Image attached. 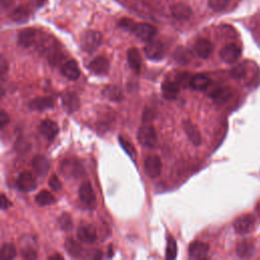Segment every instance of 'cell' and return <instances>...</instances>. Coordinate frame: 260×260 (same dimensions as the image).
Returning <instances> with one entry per match:
<instances>
[{
  "instance_id": "obj_11",
  "label": "cell",
  "mask_w": 260,
  "mask_h": 260,
  "mask_svg": "<svg viewBox=\"0 0 260 260\" xmlns=\"http://www.w3.org/2000/svg\"><path fill=\"white\" fill-rule=\"evenodd\" d=\"M39 130L42 136L47 141H53L59 132L58 125L54 122V121H52L50 119H45L42 121Z\"/></svg>"
},
{
  "instance_id": "obj_9",
  "label": "cell",
  "mask_w": 260,
  "mask_h": 260,
  "mask_svg": "<svg viewBox=\"0 0 260 260\" xmlns=\"http://www.w3.org/2000/svg\"><path fill=\"white\" fill-rule=\"evenodd\" d=\"M16 186L23 192H31L36 189L37 182L31 172H23L17 178Z\"/></svg>"
},
{
  "instance_id": "obj_20",
  "label": "cell",
  "mask_w": 260,
  "mask_h": 260,
  "mask_svg": "<svg viewBox=\"0 0 260 260\" xmlns=\"http://www.w3.org/2000/svg\"><path fill=\"white\" fill-rule=\"evenodd\" d=\"M232 96L233 93L229 86H221V88H217L211 93V98L219 105L227 103L232 98Z\"/></svg>"
},
{
  "instance_id": "obj_46",
  "label": "cell",
  "mask_w": 260,
  "mask_h": 260,
  "mask_svg": "<svg viewBox=\"0 0 260 260\" xmlns=\"http://www.w3.org/2000/svg\"><path fill=\"white\" fill-rule=\"evenodd\" d=\"M11 3H12V0H1V5L3 9L7 8Z\"/></svg>"
},
{
  "instance_id": "obj_41",
  "label": "cell",
  "mask_w": 260,
  "mask_h": 260,
  "mask_svg": "<svg viewBox=\"0 0 260 260\" xmlns=\"http://www.w3.org/2000/svg\"><path fill=\"white\" fill-rule=\"evenodd\" d=\"M190 77L188 73H182V74H179L177 76H176V82L179 84V85H186V83L190 82Z\"/></svg>"
},
{
  "instance_id": "obj_32",
  "label": "cell",
  "mask_w": 260,
  "mask_h": 260,
  "mask_svg": "<svg viewBox=\"0 0 260 260\" xmlns=\"http://www.w3.org/2000/svg\"><path fill=\"white\" fill-rule=\"evenodd\" d=\"M177 256V243L175 239L172 236L168 238L167 241V248H166V258L167 259H175Z\"/></svg>"
},
{
  "instance_id": "obj_22",
  "label": "cell",
  "mask_w": 260,
  "mask_h": 260,
  "mask_svg": "<svg viewBox=\"0 0 260 260\" xmlns=\"http://www.w3.org/2000/svg\"><path fill=\"white\" fill-rule=\"evenodd\" d=\"M62 74L71 80H76L80 76V72L77 63L74 60H68L62 66Z\"/></svg>"
},
{
  "instance_id": "obj_31",
  "label": "cell",
  "mask_w": 260,
  "mask_h": 260,
  "mask_svg": "<svg viewBox=\"0 0 260 260\" xmlns=\"http://www.w3.org/2000/svg\"><path fill=\"white\" fill-rule=\"evenodd\" d=\"M36 202L40 205V206H47V205H51L55 202V198L54 196L52 195L49 191L47 190H43V191L39 192L36 195V198H35Z\"/></svg>"
},
{
  "instance_id": "obj_16",
  "label": "cell",
  "mask_w": 260,
  "mask_h": 260,
  "mask_svg": "<svg viewBox=\"0 0 260 260\" xmlns=\"http://www.w3.org/2000/svg\"><path fill=\"white\" fill-rule=\"evenodd\" d=\"M188 251L191 258L200 259V258H204L207 255V253H209L210 246L206 243H204V242L194 241L191 244H190Z\"/></svg>"
},
{
  "instance_id": "obj_19",
  "label": "cell",
  "mask_w": 260,
  "mask_h": 260,
  "mask_svg": "<svg viewBox=\"0 0 260 260\" xmlns=\"http://www.w3.org/2000/svg\"><path fill=\"white\" fill-rule=\"evenodd\" d=\"M54 101L50 97H38L29 103V108L35 111H44L53 108Z\"/></svg>"
},
{
  "instance_id": "obj_45",
  "label": "cell",
  "mask_w": 260,
  "mask_h": 260,
  "mask_svg": "<svg viewBox=\"0 0 260 260\" xmlns=\"http://www.w3.org/2000/svg\"><path fill=\"white\" fill-rule=\"evenodd\" d=\"M8 71V64L4 57H1V62H0V74L3 76Z\"/></svg>"
},
{
  "instance_id": "obj_3",
  "label": "cell",
  "mask_w": 260,
  "mask_h": 260,
  "mask_svg": "<svg viewBox=\"0 0 260 260\" xmlns=\"http://www.w3.org/2000/svg\"><path fill=\"white\" fill-rule=\"evenodd\" d=\"M78 195L81 203L88 209H95L97 205L96 195L90 182H84L80 185L78 190Z\"/></svg>"
},
{
  "instance_id": "obj_7",
  "label": "cell",
  "mask_w": 260,
  "mask_h": 260,
  "mask_svg": "<svg viewBox=\"0 0 260 260\" xmlns=\"http://www.w3.org/2000/svg\"><path fill=\"white\" fill-rule=\"evenodd\" d=\"M255 218L252 215H243L236 219L234 222V229L240 235L249 233L254 227Z\"/></svg>"
},
{
  "instance_id": "obj_35",
  "label": "cell",
  "mask_w": 260,
  "mask_h": 260,
  "mask_svg": "<svg viewBox=\"0 0 260 260\" xmlns=\"http://www.w3.org/2000/svg\"><path fill=\"white\" fill-rule=\"evenodd\" d=\"M16 253V248L12 244H4L1 248V257L6 260L15 258Z\"/></svg>"
},
{
  "instance_id": "obj_12",
  "label": "cell",
  "mask_w": 260,
  "mask_h": 260,
  "mask_svg": "<svg viewBox=\"0 0 260 260\" xmlns=\"http://www.w3.org/2000/svg\"><path fill=\"white\" fill-rule=\"evenodd\" d=\"M133 33L138 39H141L142 41L149 42L155 36V34H157V29L149 24L142 23L136 25V28Z\"/></svg>"
},
{
  "instance_id": "obj_23",
  "label": "cell",
  "mask_w": 260,
  "mask_h": 260,
  "mask_svg": "<svg viewBox=\"0 0 260 260\" xmlns=\"http://www.w3.org/2000/svg\"><path fill=\"white\" fill-rule=\"evenodd\" d=\"M212 80L211 78L205 74H195L190 78L189 85L195 91H204L211 85Z\"/></svg>"
},
{
  "instance_id": "obj_4",
  "label": "cell",
  "mask_w": 260,
  "mask_h": 260,
  "mask_svg": "<svg viewBox=\"0 0 260 260\" xmlns=\"http://www.w3.org/2000/svg\"><path fill=\"white\" fill-rule=\"evenodd\" d=\"M77 239L84 244H92L97 240V232L93 224L81 223L76 231Z\"/></svg>"
},
{
  "instance_id": "obj_13",
  "label": "cell",
  "mask_w": 260,
  "mask_h": 260,
  "mask_svg": "<svg viewBox=\"0 0 260 260\" xmlns=\"http://www.w3.org/2000/svg\"><path fill=\"white\" fill-rule=\"evenodd\" d=\"M183 129L188 136L189 141L191 142L194 146H199L201 144V134L198 127L193 124L191 121L185 120L183 122Z\"/></svg>"
},
{
  "instance_id": "obj_5",
  "label": "cell",
  "mask_w": 260,
  "mask_h": 260,
  "mask_svg": "<svg viewBox=\"0 0 260 260\" xmlns=\"http://www.w3.org/2000/svg\"><path fill=\"white\" fill-rule=\"evenodd\" d=\"M137 138L144 148H152L157 143V133L152 126L145 125L138 130Z\"/></svg>"
},
{
  "instance_id": "obj_27",
  "label": "cell",
  "mask_w": 260,
  "mask_h": 260,
  "mask_svg": "<svg viewBox=\"0 0 260 260\" xmlns=\"http://www.w3.org/2000/svg\"><path fill=\"white\" fill-rule=\"evenodd\" d=\"M254 245L252 242L248 241V240H244L240 242V243L238 244L237 246V249H236V252H237V255L239 257H242V258H247V257H250L252 256V254L254 253Z\"/></svg>"
},
{
  "instance_id": "obj_39",
  "label": "cell",
  "mask_w": 260,
  "mask_h": 260,
  "mask_svg": "<svg viewBox=\"0 0 260 260\" xmlns=\"http://www.w3.org/2000/svg\"><path fill=\"white\" fill-rule=\"evenodd\" d=\"M48 184H49L50 188L53 190V191H55V192H58L62 189V184H61L60 180L58 179V177L56 175H52L50 177Z\"/></svg>"
},
{
  "instance_id": "obj_21",
  "label": "cell",
  "mask_w": 260,
  "mask_h": 260,
  "mask_svg": "<svg viewBox=\"0 0 260 260\" xmlns=\"http://www.w3.org/2000/svg\"><path fill=\"white\" fill-rule=\"evenodd\" d=\"M162 94L166 100H176L180 94V85L176 81L167 80L162 85Z\"/></svg>"
},
{
  "instance_id": "obj_48",
  "label": "cell",
  "mask_w": 260,
  "mask_h": 260,
  "mask_svg": "<svg viewBox=\"0 0 260 260\" xmlns=\"http://www.w3.org/2000/svg\"><path fill=\"white\" fill-rule=\"evenodd\" d=\"M256 212L260 215V202L257 204V206H256Z\"/></svg>"
},
{
  "instance_id": "obj_44",
  "label": "cell",
  "mask_w": 260,
  "mask_h": 260,
  "mask_svg": "<svg viewBox=\"0 0 260 260\" xmlns=\"http://www.w3.org/2000/svg\"><path fill=\"white\" fill-rule=\"evenodd\" d=\"M11 205H12L11 201L5 196V194H2L1 195V210L2 211H6V210L9 209Z\"/></svg>"
},
{
  "instance_id": "obj_18",
  "label": "cell",
  "mask_w": 260,
  "mask_h": 260,
  "mask_svg": "<svg viewBox=\"0 0 260 260\" xmlns=\"http://www.w3.org/2000/svg\"><path fill=\"white\" fill-rule=\"evenodd\" d=\"M110 68V63L107 58L99 56L95 58L89 65V69L96 74H107Z\"/></svg>"
},
{
  "instance_id": "obj_29",
  "label": "cell",
  "mask_w": 260,
  "mask_h": 260,
  "mask_svg": "<svg viewBox=\"0 0 260 260\" xmlns=\"http://www.w3.org/2000/svg\"><path fill=\"white\" fill-rule=\"evenodd\" d=\"M64 247L67 253L73 257H80L83 251L81 245L78 243V242H76L74 239H72V238H68L65 241Z\"/></svg>"
},
{
  "instance_id": "obj_28",
  "label": "cell",
  "mask_w": 260,
  "mask_h": 260,
  "mask_svg": "<svg viewBox=\"0 0 260 260\" xmlns=\"http://www.w3.org/2000/svg\"><path fill=\"white\" fill-rule=\"evenodd\" d=\"M103 95L112 102H120L123 99L122 91L116 85H107L106 88H104L103 90Z\"/></svg>"
},
{
  "instance_id": "obj_47",
  "label": "cell",
  "mask_w": 260,
  "mask_h": 260,
  "mask_svg": "<svg viewBox=\"0 0 260 260\" xmlns=\"http://www.w3.org/2000/svg\"><path fill=\"white\" fill-rule=\"evenodd\" d=\"M48 259L49 260H62L63 259V256L60 255V254H54V255L49 256Z\"/></svg>"
},
{
  "instance_id": "obj_26",
  "label": "cell",
  "mask_w": 260,
  "mask_h": 260,
  "mask_svg": "<svg viewBox=\"0 0 260 260\" xmlns=\"http://www.w3.org/2000/svg\"><path fill=\"white\" fill-rule=\"evenodd\" d=\"M127 61L129 66L131 67V69L135 73H140L141 72V68H142V56L140 51H138L136 48H131L128 50L127 52Z\"/></svg>"
},
{
  "instance_id": "obj_36",
  "label": "cell",
  "mask_w": 260,
  "mask_h": 260,
  "mask_svg": "<svg viewBox=\"0 0 260 260\" xmlns=\"http://www.w3.org/2000/svg\"><path fill=\"white\" fill-rule=\"evenodd\" d=\"M246 72H247V69H246L245 65L238 64V65L234 66L231 69L230 74L235 79H241V78H243L246 75Z\"/></svg>"
},
{
  "instance_id": "obj_25",
  "label": "cell",
  "mask_w": 260,
  "mask_h": 260,
  "mask_svg": "<svg viewBox=\"0 0 260 260\" xmlns=\"http://www.w3.org/2000/svg\"><path fill=\"white\" fill-rule=\"evenodd\" d=\"M171 12L174 19L176 20H188L192 15V10L187 4L177 3L171 7Z\"/></svg>"
},
{
  "instance_id": "obj_43",
  "label": "cell",
  "mask_w": 260,
  "mask_h": 260,
  "mask_svg": "<svg viewBox=\"0 0 260 260\" xmlns=\"http://www.w3.org/2000/svg\"><path fill=\"white\" fill-rule=\"evenodd\" d=\"M120 143H121V145H122V147L124 148V149L129 153V154H131V155H133L134 154V149H133V147L131 146V145H129L128 143H126L124 140H123V138L122 137H120Z\"/></svg>"
},
{
  "instance_id": "obj_10",
  "label": "cell",
  "mask_w": 260,
  "mask_h": 260,
  "mask_svg": "<svg viewBox=\"0 0 260 260\" xmlns=\"http://www.w3.org/2000/svg\"><path fill=\"white\" fill-rule=\"evenodd\" d=\"M145 53L149 59L161 60L165 53L164 45L160 41H149L145 47Z\"/></svg>"
},
{
  "instance_id": "obj_30",
  "label": "cell",
  "mask_w": 260,
  "mask_h": 260,
  "mask_svg": "<svg viewBox=\"0 0 260 260\" xmlns=\"http://www.w3.org/2000/svg\"><path fill=\"white\" fill-rule=\"evenodd\" d=\"M30 16V11L27 7L20 6L15 8L9 15V19L14 23H24L27 22Z\"/></svg>"
},
{
  "instance_id": "obj_42",
  "label": "cell",
  "mask_w": 260,
  "mask_h": 260,
  "mask_svg": "<svg viewBox=\"0 0 260 260\" xmlns=\"http://www.w3.org/2000/svg\"><path fill=\"white\" fill-rule=\"evenodd\" d=\"M0 122H1V128L2 129L9 123V116L4 110H2L1 114H0Z\"/></svg>"
},
{
  "instance_id": "obj_38",
  "label": "cell",
  "mask_w": 260,
  "mask_h": 260,
  "mask_svg": "<svg viewBox=\"0 0 260 260\" xmlns=\"http://www.w3.org/2000/svg\"><path fill=\"white\" fill-rule=\"evenodd\" d=\"M175 58L178 62L187 63L189 62V52L184 48H178L175 53Z\"/></svg>"
},
{
  "instance_id": "obj_24",
  "label": "cell",
  "mask_w": 260,
  "mask_h": 260,
  "mask_svg": "<svg viewBox=\"0 0 260 260\" xmlns=\"http://www.w3.org/2000/svg\"><path fill=\"white\" fill-rule=\"evenodd\" d=\"M62 104H63L64 109L69 113H74L77 111L80 107L79 98L74 93H69L63 96Z\"/></svg>"
},
{
  "instance_id": "obj_6",
  "label": "cell",
  "mask_w": 260,
  "mask_h": 260,
  "mask_svg": "<svg viewBox=\"0 0 260 260\" xmlns=\"http://www.w3.org/2000/svg\"><path fill=\"white\" fill-rule=\"evenodd\" d=\"M162 161L158 155H149L145 161L146 174L150 178H157L162 172Z\"/></svg>"
},
{
  "instance_id": "obj_1",
  "label": "cell",
  "mask_w": 260,
  "mask_h": 260,
  "mask_svg": "<svg viewBox=\"0 0 260 260\" xmlns=\"http://www.w3.org/2000/svg\"><path fill=\"white\" fill-rule=\"evenodd\" d=\"M101 43L102 35L97 31H88L83 34L81 38V48L88 53H92V52L96 51Z\"/></svg>"
},
{
  "instance_id": "obj_2",
  "label": "cell",
  "mask_w": 260,
  "mask_h": 260,
  "mask_svg": "<svg viewBox=\"0 0 260 260\" xmlns=\"http://www.w3.org/2000/svg\"><path fill=\"white\" fill-rule=\"evenodd\" d=\"M60 173L64 177L78 178L83 175V169L80 163L74 159L64 160L60 165Z\"/></svg>"
},
{
  "instance_id": "obj_8",
  "label": "cell",
  "mask_w": 260,
  "mask_h": 260,
  "mask_svg": "<svg viewBox=\"0 0 260 260\" xmlns=\"http://www.w3.org/2000/svg\"><path fill=\"white\" fill-rule=\"evenodd\" d=\"M241 48L238 45L228 44L221 50L220 57L223 62L232 64L239 59L241 56Z\"/></svg>"
},
{
  "instance_id": "obj_14",
  "label": "cell",
  "mask_w": 260,
  "mask_h": 260,
  "mask_svg": "<svg viewBox=\"0 0 260 260\" xmlns=\"http://www.w3.org/2000/svg\"><path fill=\"white\" fill-rule=\"evenodd\" d=\"M36 39H37V31L33 28H28L20 32L17 42H19L20 46L24 48H29L36 42Z\"/></svg>"
},
{
  "instance_id": "obj_15",
  "label": "cell",
  "mask_w": 260,
  "mask_h": 260,
  "mask_svg": "<svg viewBox=\"0 0 260 260\" xmlns=\"http://www.w3.org/2000/svg\"><path fill=\"white\" fill-rule=\"evenodd\" d=\"M194 50L200 58L207 59L213 53L214 45L207 39H198L194 44Z\"/></svg>"
},
{
  "instance_id": "obj_17",
  "label": "cell",
  "mask_w": 260,
  "mask_h": 260,
  "mask_svg": "<svg viewBox=\"0 0 260 260\" xmlns=\"http://www.w3.org/2000/svg\"><path fill=\"white\" fill-rule=\"evenodd\" d=\"M32 167L34 171L36 172V174L40 177H44L47 175V173L49 172L50 169V163L48 159L44 155H36L32 161Z\"/></svg>"
},
{
  "instance_id": "obj_34",
  "label": "cell",
  "mask_w": 260,
  "mask_h": 260,
  "mask_svg": "<svg viewBox=\"0 0 260 260\" xmlns=\"http://www.w3.org/2000/svg\"><path fill=\"white\" fill-rule=\"evenodd\" d=\"M231 3V0H209L210 7L215 11H223L227 9Z\"/></svg>"
},
{
  "instance_id": "obj_33",
  "label": "cell",
  "mask_w": 260,
  "mask_h": 260,
  "mask_svg": "<svg viewBox=\"0 0 260 260\" xmlns=\"http://www.w3.org/2000/svg\"><path fill=\"white\" fill-rule=\"evenodd\" d=\"M58 224L59 227L62 231L68 232V231H72L74 228V223H73V219L72 217L69 216L68 214H63L59 217L58 219Z\"/></svg>"
},
{
  "instance_id": "obj_40",
  "label": "cell",
  "mask_w": 260,
  "mask_h": 260,
  "mask_svg": "<svg viewBox=\"0 0 260 260\" xmlns=\"http://www.w3.org/2000/svg\"><path fill=\"white\" fill-rule=\"evenodd\" d=\"M22 257L28 260H33L37 258V252L33 248H26L22 251Z\"/></svg>"
},
{
  "instance_id": "obj_37",
  "label": "cell",
  "mask_w": 260,
  "mask_h": 260,
  "mask_svg": "<svg viewBox=\"0 0 260 260\" xmlns=\"http://www.w3.org/2000/svg\"><path fill=\"white\" fill-rule=\"evenodd\" d=\"M136 23L131 20V19H128V17H124V19L121 20L119 22V27L121 29H123L124 31H127V32H134L135 28H136Z\"/></svg>"
}]
</instances>
